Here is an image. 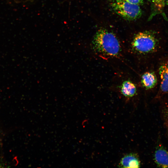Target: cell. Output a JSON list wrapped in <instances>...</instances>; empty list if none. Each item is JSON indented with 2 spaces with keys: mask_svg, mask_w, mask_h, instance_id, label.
Returning a JSON list of instances; mask_svg holds the SVG:
<instances>
[{
  "mask_svg": "<svg viewBox=\"0 0 168 168\" xmlns=\"http://www.w3.org/2000/svg\"><path fill=\"white\" fill-rule=\"evenodd\" d=\"M111 6L117 14L128 20H136L142 15V12L139 5L123 0H115L111 3Z\"/></svg>",
  "mask_w": 168,
  "mask_h": 168,
  "instance_id": "obj_3",
  "label": "cell"
},
{
  "mask_svg": "<svg viewBox=\"0 0 168 168\" xmlns=\"http://www.w3.org/2000/svg\"><path fill=\"white\" fill-rule=\"evenodd\" d=\"M166 2L167 5L168 6V0H166Z\"/></svg>",
  "mask_w": 168,
  "mask_h": 168,
  "instance_id": "obj_12",
  "label": "cell"
},
{
  "mask_svg": "<svg viewBox=\"0 0 168 168\" xmlns=\"http://www.w3.org/2000/svg\"><path fill=\"white\" fill-rule=\"evenodd\" d=\"M157 10L162 11L165 5V0H151Z\"/></svg>",
  "mask_w": 168,
  "mask_h": 168,
  "instance_id": "obj_9",
  "label": "cell"
},
{
  "mask_svg": "<svg viewBox=\"0 0 168 168\" xmlns=\"http://www.w3.org/2000/svg\"><path fill=\"white\" fill-rule=\"evenodd\" d=\"M141 83L146 89L153 88L156 85L157 82L156 75L151 72H145L141 77Z\"/></svg>",
  "mask_w": 168,
  "mask_h": 168,
  "instance_id": "obj_7",
  "label": "cell"
},
{
  "mask_svg": "<svg viewBox=\"0 0 168 168\" xmlns=\"http://www.w3.org/2000/svg\"><path fill=\"white\" fill-rule=\"evenodd\" d=\"M162 113L164 124L168 131V105L163 108Z\"/></svg>",
  "mask_w": 168,
  "mask_h": 168,
  "instance_id": "obj_10",
  "label": "cell"
},
{
  "mask_svg": "<svg viewBox=\"0 0 168 168\" xmlns=\"http://www.w3.org/2000/svg\"><path fill=\"white\" fill-rule=\"evenodd\" d=\"M95 51L104 57H117L121 51L119 41L113 33L104 29L98 30L92 41Z\"/></svg>",
  "mask_w": 168,
  "mask_h": 168,
  "instance_id": "obj_1",
  "label": "cell"
},
{
  "mask_svg": "<svg viewBox=\"0 0 168 168\" xmlns=\"http://www.w3.org/2000/svg\"><path fill=\"white\" fill-rule=\"evenodd\" d=\"M154 161L157 166L162 168H168V152L161 145L156 149L154 155Z\"/></svg>",
  "mask_w": 168,
  "mask_h": 168,
  "instance_id": "obj_5",
  "label": "cell"
},
{
  "mask_svg": "<svg viewBox=\"0 0 168 168\" xmlns=\"http://www.w3.org/2000/svg\"><path fill=\"white\" fill-rule=\"evenodd\" d=\"M131 4L138 5H142L143 4V0H123Z\"/></svg>",
  "mask_w": 168,
  "mask_h": 168,
  "instance_id": "obj_11",
  "label": "cell"
},
{
  "mask_svg": "<svg viewBox=\"0 0 168 168\" xmlns=\"http://www.w3.org/2000/svg\"><path fill=\"white\" fill-rule=\"evenodd\" d=\"M120 90L122 95L127 98L133 97L137 93V88L134 83L130 81H124L121 85Z\"/></svg>",
  "mask_w": 168,
  "mask_h": 168,
  "instance_id": "obj_8",
  "label": "cell"
},
{
  "mask_svg": "<svg viewBox=\"0 0 168 168\" xmlns=\"http://www.w3.org/2000/svg\"><path fill=\"white\" fill-rule=\"evenodd\" d=\"M157 40L152 34L147 32H140L134 37L131 43L133 50L141 54L152 53L156 49Z\"/></svg>",
  "mask_w": 168,
  "mask_h": 168,
  "instance_id": "obj_2",
  "label": "cell"
},
{
  "mask_svg": "<svg viewBox=\"0 0 168 168\" xmlns=\"http://www.w3.org/2000/svg\"><path fill=\"white\" fill-rule=\"evenodd\" d=\"M161 80L160 89L164 93L168 92V60L163 63L159 68Z\"/></svg>",
  "mask_w": 168,
  "mask_h": 168,
  "instance_id": "obj_6",
  "label": "cell"
},
{
  "mask_svg": "<svg viewBox=\"0 0 168 168\" xmlns=\"http://www.w3.org/2000/svg\"><path fill=\"white\" fill-rule=\"evenodd\" d=\"M141 162L137 154L131 153L125 155L120 160L119 166L121 168H139Z\"/></svg>",
  "mask_w": 168,
  "mask_h": 168,
  "instance_id": "obj_4",
  "label": "cell"
}]
</instances>
